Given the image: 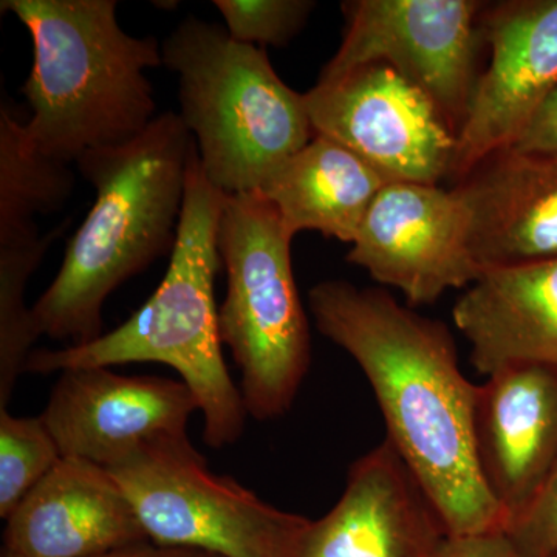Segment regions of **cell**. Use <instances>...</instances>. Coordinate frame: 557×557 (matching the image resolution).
I'll return each mask as SVG.
<instances>
[{
    "label": "cell",
    "instance_id": "1",
    "mask_svg": "<svg viewBox=\"0 0 557 557\" xmlns=\"http://www.w3.org/2000/svg\"><path fill=\"white\" fill-rule=\"evenodd\" d=\"M319 332L357 361L373 388L387 442L437 508L449 536L505 530L475 450L479 384L461 372L443 322L379 288L324 281L309 293Z\"/></svg>",
    "mask_w": 557,
    "mask_h": 557
},
{
    "label": "cell",
    "instance_id": "2",
    "mask_svg": "<svg viewBox=\"0 0 557 557\" xmlns=\"http://www.w3.org/2000/svg\"><path fill=\"white\" fill-rule=\"evenodd\" d=\"M197 145L164 112L138 137L84 153L76 166L94 207L65 248L60 273L32 307L39 336L81 346L102 335V307L124 282L172 255Z\"/></svg>",
    "mask_w": 557,
    "mask_h": 557
},
{
    "label": "cell",
    "instance_id": "3",
    "mask_svg": "<svg viewBox=\"0 0 557 557\" xmlns=\"http://www.w3.org/2000/svg\"><path fill=\"white\" fill-rule=\"evenodd\" d=\"M30 33L33 65L22 86L25 132L50 159L76 163L89 150L138 137L157 119L146 70L161 44L121 28L115 0H2Z\"/></svg>",
    "mask_w": 557,
    "mask_h": 557
},
{
    "label": "cell",
    "instance_id": "4",
    "mask_svg": "<svg viewBox=\"0 0 557 557\" xmlns=\"http://www.w3.org/2000/svg\"><path fill=\"white\" fill-rule=\"evenodd\" d=\"M226 194L205 175L199 152L190 157L185 207L166 274L148 302L112 332L81 346L33 350L27 372L115 368L160 362L178 373L203 417V440L211 448L242 437L248 412L228 372L220 338L214 281L223 265L219 222Z\"/></svg>",
    "mask_w": 557,
    "mask_h": 557
},
{
    "label": "cell",
    "instance_id": "5",
    "mask_svg": "<svg viewBox=\"0 0 557 557\" xmlns=\"http://www.w3.org/2000/svg\"><path fill=\"white\" fill-rule=\"evenodd\" d=\"M178 78L180 113L209 182L226 196L255 193L313 139L306 97L289 89L260 47L197 16L161 44Z\"/></svg>",
    "mask_w": 557,
    "mask_h": 557
},
{
    "label": "cell",
    "instance_id": "6",
    "mask_svg": "<svg viewBox=\"0 0 557 557\" xmlns=\"http://www.w3.org/2000/svg\"><path fill=\"white\" fill-rule=\"evenodd\" d=\"M218 242L226 270L220 338L239 369L245 408L259 421L284 417L311 359L309 321L293 273V237L277 209L255 190L226 196Z\"/></svg>",
    "mask_w": 557,
    "mask_h": 557
},
{
    "label": "cell",
    "instance_id": "7",
    "mask_svg": "<svg viewBox=\"0 0 557 557\" xmlns=\"http://www.w3.org/2000/svg\"><path fill=\"white\" fill-rule=\"evenodd\" d=\"M150 542L223 557H295L310 520L214 474L188 437L153 443L108 469Z\"/></svg>",
    "mask_w": 557,
    "mask_h": 557
},
{
    "label": "cell",
    "instance_id": "8",
    "mask_svg": "<svg viewBox=\"0 0 557 557\" xmlns=\"http://www.w3.org/2000/svg\"><path fill=\"white\" fill-rule=\"evenodd\" d=\"M485 9L478 0L344 2L343 42L318 83L386 64L423 90L458 135L483 72Z\"/></svg>",
    "mask_w": 557,
    "mask_h": 557
},
{
    "label": "cell",
    "instance_id": "9",
    "mask_svg": "<svg viewBox=\"0 0 557 557\" xmlns=\"http://www.w3.org/2000/svg\"><path fill=\"white\" fill-rule=\"evenodd\" d=\"M314 135L335 139L388 183L450 178L457 134L435 102L386 64L362 65L304 94Z\"/></svg>",
    "mask_w": 557,
    "mask_h": 557
},
{
    "label": "cell",
    "instance_id": "10",
    "mask_svg": "<svg viewBox=\"0 0 557 557\" xmlns=\"http://www.w3.org/2000/svg\"><path fill=\"white\" fill-rule=\"evenodd\" d=\"M347 260L399 289L412 309L468 288L482 273L467 205L453 188L423 183H388L380 190Z\"/></svg>",
    "mask_w": 557,
    "mask_h": 557
},
{
    "label": "cell",
    "instance_id": "11",
    "mask_svg": "<svg viewBox=\"0 0 557 557\" xmlns=\"http://www.w3.org/2000/svg\"><path fill=\"white\" fill-rule=\"evenodd\" d=\"M490 64L457 135V182L497 150L512 148L557 90V0L486 3Z\"/></svg>",
    "mask_w": 557,
    "mask_h": 557
},
{
    "label": "cell",
    "instance_id": "12",
    "mask_svg": "<svg viewBox=\"0 0 557 557\" xmlns=\"http://www.w3.org/2000/svg\"><path fill=\"white\" fill-rule=\"evenodd\" d=\"M197 410L182 380L84 368L61 372L40 418L62 457L112 469L153 443L188 437Z\"/></svg>",
    "mask_w": 557,
    "mask_h": 557
},
{
    "label": "cell",
    "instance_id": "13",
    "mask_svg": "<svg viewBox=\"0 0 557 557\" xmlns=\"http://www.w3.org/2000/svg\"><path fill=\"white\" fill-rule=\"evenodd\" d=\"M448 530L394 446L384 440L348 471L343 496L310 520L295 557H438Z\"/></svg>",
    "mask_w": 557,
    "mask_h": 557
},
{
    "label": "cell",
    "instance_id": "14",
    "mask_svg": "<svg viewBox=\"0 0 557 557\" xmlns=\"http://www.w3.org/2000/svg\"><path fill=\"white\" fill-rule=\"evenodd\" d=\"M474 426L480 471L508 525L557 463V370L520 364L486 376Z\"/></svg>",
    "mask_w": 557,
    "mask_h": 557
},
{
    "label": "cell",
    "instance_id": "15",
    "mask_svg": "<svg viewBox=\"0 0 557 557\" xmlns=\"http://www.w3.org/2000/svg\"><path fill=\"white\" fill-rule=\"evenodd\" d=\"M146 541L108 469L62 457L7 519L0 557H98Z\"/></svg>",
    "mask_w": 557,
    "mask_h": 557
},
{
    "label": "cell",
    "instance_id": "16",
    "mask_svg": "<svg viewBox=\"0 0 557 557\" xmlns=\"http://www.w3.org/2000/svg\"><path fill=\"white\" fill-rule=\"evenodd\" d=\"M480 269L557 258V152L497 150L454 182Z\"/></svg>",
    "mask_w": 557,
    "mask_h": 557
},
{
    "label": "cell",
    "instance_id": "17",
    "mask_svg": "<svg viewBox=\"0 0 557 557\" xmlns=\"http://www.w3.org/2000/svg\"><path fill=\"white\" fill-rule=\"evenodd\" d=\"M453 319L485 379L520 364L557 370V258L483 270Z\"/></svg>",
    "mask_w": 557,
    "mask_h": 557
},
{
    "label": "cell",
    "instance_id": "18",
    "mask_svg": "<svg viewBox=\"0 0 557 557\" xmlns=\"http://www.w3.org/2000/svg\"><path fill=\"white\" fill-rule=\"evenodd\" d=\"M386 178L335 139L314 135L285 161L260 193L281 215L289 236L317 231L354 244Z\"/></svg>",
    "mask_w": 557,
    "mask_h": 557
},
{
    "label": "cell",
    "instance_id": "19",
    "mask_svg": "<svg viewBox=\"0 0 557 557\" xmlns=\"http://www.w3.org/2000/svg\"><path fill=\"white\" fill-rule=\"evenodd\" d=\"M75 175L64 161L33 146L10 106L0 108V237L35 228L38 214L64 207Z\"/></svg>",
    "mask_w": 557,
    "mask_h": 557
},
{
    "label": "cell",
    "instance_id": "20",
    "mask_svg": "<svg viewBox=\"0 0 557 557\" xmlns=\"http://www.w3.org/2000/svg\"><path fill=\"white\" fill-rule=\"evenodd\" d=\"M70 220L40 236L38 228L0 237V409L9 408L14 386L27 372L33 344L39 338L25 288L47 249L67 231Z\"/></svg>",
    "mask_w": 557,
    "mask_h": 557
},
{
    "label": "cell",
    "instance_id": "21",
    "mask_svg": "<svg viewBox=\"0 0 557 557\" xmlns=\"http://www.w3.org/2000/svg\"><path fill=\"white\" fill-rule=\"evenodd\" d=\"M61 458L42 418L0 410V518L9 519Z\"/></svg>",
    "mask_w": 557,
    "mask_h": 557
},
{
    "label": "cell",
    "instance_id": "22",
    "mask_svg": "<svg viewBox=\"0 0 557 557\" xmlns=\"http://www.w3.org/2000/svg\"><path fill=\"white\" fill-rule=\"evenodd\" d=\"M231 38L247 46L284 47L306 27L310 0H215Z\"/></svg>",
    "mask_w": 557,
    "mask_h": 557
},
{
    "label": "cell",
    "instance_id": "23",
    "mask_svg": "<svg viewBox=\"0 0 557 557\" xmlns=\"http://www.w3.org/2000/svg\"><path fill=\"white\" fill-rule=\"evenodd\" d=\"M505 531L527 557H557V463L533 500Z\"/></svg>",
    "mask_w": 557,
    "mask_h": 557
},
{
    "label": "cell",
    "instance_id": "24",
    "mask_svg": "<svg viewBox=\"0 0 557 557\" xmlns=\"http://www.w3.org/2000/svg\"><path fill=\"white\" fill-rule=\"evenodd\" d=\"M438 557H527L508 536L507 531L448 536Z\"/></svg>",
    "mask_w": 557,
    "mask_h": 557
},
{
    "label": "cell",
    "instance_id": "25",
    "mask_svg": "<svg viewBox=\"0 0 557 557\" xmlns=\"http://www.w3.org/2000/svg\"><path fill=\"white\" fill-rule=\"evenodd\" d=\"M512 148L523 152H557V90Z\"/></svg>",
    "mask_w": 557,
    "mask_h": 557
},
{
    "label": "cell",
    "instance_id": "26",
    "mask_svg": "<svg viewBox=\"0 0 557 557\" xmlns=\"http://www.w3.org/2000/svg\"><path fill=\"white\" fill-rule=\"evenodd\" d=\"M98 557H223L214 553L201 552V549L163 547L146 541L129 547L113 549Z\"/></svg>",
    "mask_w": 557,
    "mask_h": 557
},
{
    "label": "cell",
    "instance_id": "27",
    "mask_svg": "<svg viewBox=\"0 0 557 557\" xmlns=\"http://www.w3.org/2000/svg\"><path fill=\"white\" fill-rule=\"evenodd\" d=\"M153 5H156L157 9L174 10V9H177L178 3L177 2H153Z\"/></svg>",
    "mask_w": 557,
    "mask_h": 557
}]
</instances>
